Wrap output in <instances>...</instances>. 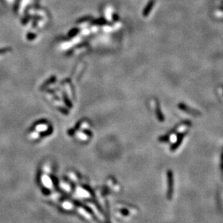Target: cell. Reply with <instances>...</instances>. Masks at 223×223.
Instances as JSON below:
<instances>
[{
	"mask_svg": "<svg viewBox=\"0 0 223 223\" xmlns=\"http://www.w3.org/2000/svg\"><path fill=\"white\" fill-rule=\"evenodd\" d=\"M11 51L10 48H2L0 49V54H5V53L8 52V51Z\"/></svg>",
	"mask_w": 223,
	"mask_h": 223,
	"instance_id": "obj_1",
	"label": "cell"
}]
</instances>
